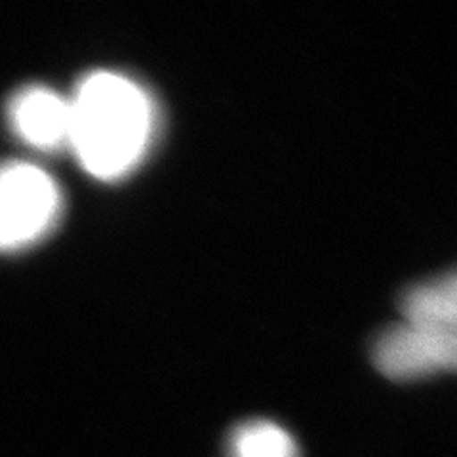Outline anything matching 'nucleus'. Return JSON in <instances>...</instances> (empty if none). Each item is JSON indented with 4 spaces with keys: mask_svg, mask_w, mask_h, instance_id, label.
Wrapping results in <instances>:
<instances>
[{
    "mask_svg": "<svg viewBox=\"0 0 457 457\" xmlns=\"http://www.w3.org/2000/svg\"><path fill=\"white\" fill-rule=\"evenodd\" d=\"M400 312L404 320L455 328L457 319V284L455 275L445 273L435 278L413 284L400 297Z\"/></svg>",
    "mask_w": 457,
    "mask_h": 457,
    "instance_id": "5",
    "label": "nucleus"
},
{
    "mask_svg": "<svg viewBox=\"0 0 457 457\" xmlns=\"http://www.w3.org/2000/svg\"><path fill=\"white\" fill-rule=\"evenodd\" d=\"M225 457H299L295 438L269 420L238 423L227 438Z\"/></svg>",
    "mask_w": 457,
    "mask_h": 457,
    "instance_id": "6",
    "label": "nucleus"
},
{
    "mask_svg": "<svg viewBox=\"0 0 457 457\" xmlns=\"http://www.w3.org/2000/svg\"><path fill=\"white\" fill-rule=\"evenodd\" d=\"M63 195L33 162L0 164V252H20L46 238L60 223Z\"/></svg>",
    "mask_w": 457,
    "mask_h": 457,
    "instance_id": "2",
    "label": "nucleus"
},
{
    "mask_svg": "<svg viewBox=\"0 0 457 457\" xmlns=\"http://www.w3.org/2000/svg\"><path fill=\"white\" fill-rule=\"evenodd\" d=\"M6 120L13 136L37 151L69 147L71 105L46 84H27L12 94L6 104Z\"/></svg>",
    "mask_w": 457,
    "mask_h": 457,
    "instance_id": "4",
    "label": "nucleus"
},
{
    "mask_svg": "<svg viewBox=\"0 0 457 457\" xmlns=\"http://www.w3.org/2000/svg\"><path fill=\"white\" fill-rule=\"evenodd\" d=\"M371 359L385 378L396 381L442 374L457 362L455 328L403 320L378 336Z\"/></svg>",
    "mask_w": 457,
    "mask_h": 457,
    "instance_id": "3",
    "label": "nucleus"
},
{
    "mask_svg": "<svg viewBox=\"0 0 457 457\" xmlns=\"http://www.w3.org/2000/svg\"><path fill=\"white\" fill-rule=\"evenodd\" d=\"M69 147L96 179L114 181L134 171L151 151L159 114L151 94L120 71L96 69L69 96Z\"/></svg>",
    "mask_w": 457,
    "mask_h": 457,
    "instance_id": "1",
    "label": "nucleus"
}]
</instances>
